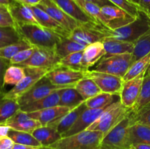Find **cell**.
<instances>
[{
    "instance_id": "obj_1",
    "label": "cell",
    "mask_w": 150,
    "mask_h": 149,
    "mask_svg": "<svg viewBox=\"0 0 150 149\" xmlns=\"http://www.w3.org/2000/svg\"><path fill=\"white\" fill-rule=\"evenodd\" d=\"M16 29L22 39L35 48L55 49L57 43L64 37L40 25H17Z\"/></svg>"
},
{
    "instance_id": "obj_2",
    "label": "cell",
    "mask_w": 150,
    "mask_h": 149,
    "mask_svg": "<svg viewBox=\"0 0 150 149\" xmlns=\"http://www.w3.org/2000/svg\"><path fill=\"white\" fill-rule=\"evenodd\" d=\"M104 135L99 131L84 130L62 137L50 148L53 149H99Z\"/></svg>"
},
{
    "instance_id": "obj_3",
    "label": "cell",
    "mask_w": 150,
    "mask_h": 149,
    "mask_svg": "<svg viewBox=\"0 0 150 149\" xmlns=\"http://www.w3.org/2000/svg\"><path fill=\"white\" fill-rule=\"evenodd\" d=\"M131 112V109L122 105L120 99L107 107L96 121L86 130L99 131L106 135L113 128L120 124Z\"/></svg>"
},
{
    "instance_id": "obj_4",
    "label": "cell",
    "mask_w": 150,
    "mask_h": 149,
    "mask_svg": "<svg viewBox=\"0 0 150 149\" xmlns=\"http://www.w3.org/2000/svg\"><path fill=\"white\" fill-rule=\"evenodd\" d=\"M149 30L150 14L141 10L134 21L114 30L107 29L106 32L109 37L134 42Z\"/></svg>"
},
{
    "instance_id": "obj_5",
    "label": "cell",
    "mask_w": 150,
    "mask_h": 149,
    "mask_svg": "<svg viewBox=\"0 0 150 149\" xmlns=\"http://www.w3.org/2000/svg\"><path fill=\"white\" fill-rule=\"evenodd\" d=\"M133 124V120L130 112L120 124L104 136L100 146L109 148L130 149L131 145L130 130Z\"/></svg>"
},
{
    "instance_id": "obj_6",
    "label": "cell",
    "mask_w": 150,
    "mask_h": 149,
    "mask_svg": "<svg viewBox=\"0 0 150 149\" xmlns=\"http://www.w3.org/2000/svg\"><path fill=\"white\" fill-rule=\"evenodd\" d=\"M134 62L135 58L133 53L114 55L103 58L92 70L123 78Z\"/></svg>"
},
{
    "instance_id": "obj_7",
    "label": "cell",
    "mask_w": 150,
    "mask_h": 149,
    "mask_svg": "<svg viewBox=\"0 0 150 149\" xmlns=\"http://www.w3.org/2000/svg\"><path fill=\"white\" fill-rule=\"evenodd\" d=\"M107 28L97 23H79L70 33L68 38L79 44L87 46L97 42H103L108 35Z\"/></svg>"
},
{
    "instance_id": "obj_8",
    "label": "cell",
    "mask_w": 150,
    "mask_h": 149,
    "mask_svg": "<svg viewBox=\"0 0 150 149\" xmlns=\"http://www.w3.org/2000/svg\"><path fill=\"white\" fill-rule=\"evenodd\" d=\"M61 59L55 49L52 48H35L32 56L18 66L24 68H38L48 71L57 68L59 61Z\"/></svg>"
},
{
    "instance_id": "obj_9",
    "label": "cell",
    "mask_w": 150,
    "mask_h": 149,
    "mask_svg": "<svg viewBox=\"0 0 150 149\" xmlns=\"http://www.w3.org/2000/svg\"><path fill=\"white\" fill-rule=\"evenodd\" d=\"M24 68V67H23ZM26 75L18 84L10 89L9 91L4 92V96L6 99L17 100L20 96L30 90L40 79L45 77L48 70L38 68H24Z\"/></svg>"
},
{
    "instance_id": "obj_10",
    "label": "cell",
    "mask_w": 150,
    "mask_h": 149,
    "mask_svg": "<svg viewBox=\"0 0 150 149\" xmlns=\"http://www.w3.org/2000/svg\"><path fill=\"white\" fill-rule=\"evenodd\" d=\"M64 88L57 86L51 83L48 77L45 76L42 79H40L30 90L20 96L16 101L21 108L22 106L33 103L57 91L62 90Z\"/></svg>"
},
{
    "instance_id": "obj_11",
    "label": "cell",
    "mask_w": 150,
    "mask_h": 149,
    "mask_svg": "<svg viewBox=\"0 0 150 149\" xmlns=\"http://www.w3.org/2000/svg\"><path fill=\"white\" fill-rule=\"evenodd\" d=\"M85 77L92 79L102 92L120 96L124 83L122 77L89 70L85 71Z\"/></svg>"
},
{
    "instance_id": "obj_12",
    "label": "cell",
    "mask_w": 150,
    "mask_h": 149,
    "mask_svg": "<svg viewBox=\"0 0 150 149\" xmlns=\"http://www.w3.org/2000/svg\"><path fill=\"white\" fill-rule=\"evenodd\" d=\"M48 80L59 87H75L76 83L85 77V72L78 71L64 67H57L46 74Z\"/></svg>"
},
{
    "instance_id": "obj_13",
    "label": "cell",
    "mask_w": 150,
    "mask_h": 149,
    "mask_svg": "<svg viewBox=\"0 0 150 149\" xmlns=\"http://www.w3.org/2000/svg\"><path fill=\"white\" fill-rule=\"evenodd\" d=\"M105 19V26L110 30L119 29L132 23L136 19L122 8L115 5H108L101 7Z\"/></svg>"
},
{
    "instance_id": "obj_14",
    "label": "cell",
    "mask_w": 150,
    "mask_h": 149,
    "mask_svg": "<svg viewBox=\"0 0 150 149\" xmlns=\"http://www.w3.org/2000/svg\"><path fill=\"white\" fill-rule=\"evenodd\" d=\"M145 73L146 72H142L134 78L124 81L123 83L122 88L120 93V99L122 105L127 108L132 109L136 104L140 94Z\"/></svg>"
},
{
    "instance_id": "obj_15",
    "label": "cell",
    "mask_w": 150,
    "mask_h": 149,
    "mask_svg": "<svg viewBox=\"0 0 150 149\" xmlns=\"http://www.w3.org/2000/svg\"><path fill=\"white\" fill-rule=\"evenodd\" d=\"M37 6L46 12L49 15H51L58 23H59L70 33L73 29H76L80 23L77 20L66 14L52 0H42L40 3Z\"/></svg>"
},
{
    "instance_id": "obj_16",
    "label": "cell",
    "mask_w": 150,
    "mask_h": 149,
    "mask_svg": "<svg viewBox=\"0 0 150 149\" xmlns=\"http://www.w3.org/2000/svg\"><path fill=\"white\" fill-rule=\"evenodd\" d=\"M106 108H98V109H91V108L86 109L79 116L74 125L67 132L62 134V137H68V136L73 135L76 133L86 130L91 124H93L96 121L97 118L101 115V113L105 110Z\"/></svg>"
},
{
    "instance_id": "obj_17",
    "label": "cell",
    "mask_w": 150,
    "mask_h": 149,
    "mask_svg": "<svg viewBox=\"0 0 150 149\" xmlns=\"http://www.w3.org/2000/svg\"><path fill=\"white\" fill-rule=\"evenodd\" d=\"M86 109H87V108L85 105V102H83L77 108L70 110L65 115H62L56 121L50 123L47 126L54 128L61 135H62L74 125L79 116Z\"/></svg>"
},
{
    "instance_id": "obj_18",
    "label": "cell",
    "mask_w": 150,
    "mask_h": 149,
    "mask_svg": "<svg viewBox=\"0 0 150 149\" xmlns=\"http://www.w3.org/2000/svg\"><path fill=\"white\" fill-rule=\"evenodd\" d=\"M7 10L11 15L16 26L23 24L40 25L30 6L21 4L16 1L13 4L7 7Z\"/></svg>"
},
{
    "instance_id": "obj_19",
    "label": "cell",
    "mask_w": 150,
    "mask_h": 149,
    "mask_svg": "<svg viewBox=\"0 0 150 149\" xmlns=\"http://www.w3.org/2000/svg\"><path fill=\"white\" fill-rule=\"evenodd\" d=\"M66 14L80 23H97L89 17L75 0H52Z\"/></svg>"
},
{
    "instance_id": "obj_20",
    "label": "cell",
    "mask_w": 150,
    "mask_h": 149,
    "mask_svg": "<svg viewBox=\"0 0 150 149\" xmlns=\"http://www.w3.org/2000/svg\"><path fill=\"white\" fill-rule=\"evenodd\" d=\"M30 7L35 14L37 20L40 26L50 29V30L59 34L61 36L68 37L70 35V32L67 29H64L57 20H54L46 12L44 11L38 6H30Z\"/></svg>"
},
{
    "instance_id": "obj_21",
    "label": "cell",
    "mask_w": 150,
    "mask_h": 149,
    "mask_svg": "<svg viewBox=\"0 0 150 149\" xmlns=\"http://www.w3.org/2000/svg\"><path fill=\"white\" fill-rule=\"evenodd\" d=\"M71 110L72 109L67 107L57 105V106L47 108V109L28 112V115L31 118L39 121L42 126H47L50 123L56 121L62 115H65Z\"/></svg>"
},
{
    "instance_id": "obj_22",
    "label": "cell",
    "mask_w": 150,
    "mask_h": 149,
    "mask_svg": "<svg viewBox=\"0 0 150 149\" xmlns=\"http://www.w3.org/2000/svg\"><path fill=\"white\" fill-rule=\"evenodd\" d=\"M105 54V51L102 42H97L86 46L82 59V65L84 70L86 71L95 66L103 58Z\"/></svg>"
},
{
    "instance_id": "obj_23",
    "label": "cell",
    "mask_w": 150,
    "mask_h": 149,
    "mask_svg": "<svg viewBox=\"0 0 150 149\" xmlns=\"http://www.w3.org/2000/svg\"><path fill=\"white\" fill-rule=\"evenodd\" d=\"M102 42L105 51L104 57L119 54L133 53L134 50V42L119 40L109 37H105Z\"/></svg>"
},
{
    "instance_id": "obj_24",
    "label": "cell",
    "mask_w": 150,
    "mask_h": 149,
    "mask_svg": "<svg viewBox=\"0 0 150 149\" xmlns=\"http://www.w3.org/2000/svg\"><path fill=\"white\" fill-rule=\"evenodd\" d=\"M59 101L60 90H59L33 103L21 107L20 110L26 112H35L59 105Z\"/></svg>"
},
{
    "instance_id": "obj_25",
    "label": "cell",
    "mask_w": 150,
    "mask_h": 149,
    "mask_svg": "<svg viewBox=\"0 0 150 149\" xmlns=\"http://www.w3.org/2000/svg\"><path fill=\"white\" fill-rule=\"evenodd\" d=\"M32 135L40 142L42 147H49L62 138L57 129L48 126H42L32 131Z\"/></svg>"
},
{
    "instance_id": "obj_26",
    "label": "cell",
    "mask_w": 150,
    "mask_h": 149,
    "mask_svg": "<svg viewBox=\"0 0 150 149\" xmlns=\"http://www.w3.org/2000/svg\"><path fill=\"white\" fill-rule=\"evenodd\" d=\"M83 99L75 87H68L60 90L59 105L74 109L84 102Z\"/></svg>"
},
{
    "instance_id": "obj_27",
    "label": "cell",
    "mask_w": 150,
    "mask_h": 149,
    "mask_svg": "<svg viewBox=\"0 0 150 149\" xmlns=\"http://www.w3.org/2000/svg\"><path fill=\"white\" fill-rule=\"evenodd\" d=\"M75 89L80 93L84 101L102 93L97 83L92 79L87 77H84L79 80L75 86Z\"/></svg>"
},
{
    "instance_id": "obj_28",
    "label": "cell",
    "mask_w": 150,
    "mask_h": 149,
    "mask_svg": "<svg viewBox=\"0 0 150 149\" xmlns=\"http://www.w3.org/2000/svg\"><path fill=\"white\" fill-rule=\"evenodd\" d=\"M4 94V91H0V124H4L7 120L20 110V105L17 101L6 99Z\"/></svg>"
},
{
    "instance_id": "obj_29",
    "label": "cell",
    "mask_w": 150,
    "mask_h": 149,
    "mask_svg": "<svg viewBox=\"0 0 150 149\" xmlns=\"http://www.w3.org/2000/svg\"><path fill=\"white\" fill-rule=\"evenodd\" d=\"M130 138L131 145L133 143L150 145V127L135 123L130 127Z\"/></svg>"
},
{
    "instance_id": "obj_30",
    "label": "cell",
    "mask_w": 150,
    "mask_h": 149,
    "mask_svg": "<svg viewBox=\"0 0 150 149\" xmlns=\"http://www.w3.org/2000/svg\"><path fill=\"white\" fill-rule=\"evenodd\" d=\"M86 46L79 44L68 37H62L55 47V51L60 58L66 56L73 53L83 51Z\"/></svg>"
},
{
    "instance_id": "obj_31",
    "label": "cell",
    "mask_w": 150,
    "mask_h": 149,
    "mask_svg": "<svg viewBox=\"0 0 150 149\" xmlns=\"http://www.w3.org/2000/svg\"><path fill=\"white\" fill-rule=\"evenodd\" d=\"M117 96H120L102 92V93L96 95L94 97L87 99L84 102L86 108H91V109L106 108V107L109 106L110 105H111L112 103L117 102L120 99V98L117 99Z\"/></svg>"
},
{
    "instance_id": "obj_32",
    "label": "cell",
    "mask_w": 150,
    "mask_h": 149,
    "mask_svg": "<svg viewBox=\"0 0 150 149\" xmlns=\"http://www.w3.org/2000/svg\"><path fill=\"white\" fill-rule=\"evenodd\" d=\"M150 105V75L145 76L141 89L140 94L134 106L132 108L131 112L136 114Z\"/></svg>"
},
{
    "instance_id": "obj_33",
    "label": "cell",
    "mask_w": 150,
    "mask_h": 149,
    "mask_svg": "<svg viewBox=\"0 0 150 149\" xmlns=\"http://www.w3.org/2000/svg\"><path fill=\"white\" fill-rule=\"evenodd\" d=\"M83 53V51H81L73 53L63 58H61L57 67H64V68L71 69V70H78V71L85 72L86 70H84L82 65Z\"/></svg>"
},
{
    "instance_id": "obj_34",
    "label": "cell",
    "mask_w": 150,
    "mask_h": 149,
    "mask_svg": "<svg viewBox=\"0 0 150 149\" xmlns=\"http://www.w3.org/2000/svg\"><path fill=\"white\" fill-rule=\"evenodd\" d=\"M81 8L95 22L105 26V19L102 13L101 7L85 0H75Z\"/></svg>"
},
{
    "instance_id": "obj_35",
    "label": "cell",
    "mask_w": 150,
    "mask_h": 149,
    "mask_svg": "<svg viewBox=\"0 0 150 149\" xmlns=\"http://www.w3.org/2000/svg\"><path fill=\"white\" fill-rule=\"evenodd\" d=\"M26 75V71L23 67L18 65H10L6 70L3 78L4 86L6 85L16 86Z\"/></svg>"
},
{
    "instance_id": "obj_36",
    "label": "cell",
    "mask_w": 150,
    "mask_h": 149,
    "mask_svg": "<svg viewBox=\"0 0 150 149\" xmlns=\"http://www.w3.org/2000/svg\"><path fill=\"white\" fill-rule=\"evenodd\" d=\"M150 64V52L142 58L136 61L134 64L130 67L127 72L122 78L123 81H127L132 78H134L136 76L139 75L142 72H146Z\"/></svg>"
},
{
    "instance_id": "obj_37",
    "label": "cell",
    "mask_w": 150,
    "mask_h": 149,
    "mask_svg": "<svg viewBox=\"0 0 150 149\" xmlns=\"http://www.w3.org/2000/svg\"><path fill=\"white\" fill-rule=\"evenodd\" d=\"M8 137H10L15 143H18V144L42 147L40 142L31 133L16 131L11 129L8 133Z\"/></svg>"
},
{
    "instance_id": "obj_38",
    "label": "cell",
    "mask_w": 150,
    "mask_h": 149,
    "mask_svg": "<svg viewBox=\"0 0 150 149\" xmlns=\"http://www.w3.org/2000/svg\"><path fill=\"white\" fill-rule=\"evenodd\" d=\"M150 52V30L134 42L133 55L135 61L142 58Z\"/></svg>"
},
{
    "instance_id": "obj_39",
    "label": "cell",
    "mask_w": 150,
    "mask_h": 149,
    "mask_svg": "<svg viewBox=\"0 0 150 149\" xmlns=\"http://www.w3.org/2000/svg\"><path fill=\"white\" fill-rule=\"evenodd\" d=\"M30 47L32 46L23 39L16 43L9 44L0 48V58L10 60L19 51Z\"/></svg>"
},
{
    "instance_id": "obj_40",
    "label": "cell",
    "mask_w": 150,
    "mask_h": 149,
    "mask_svg": "<svg viewBox=\"0 0 150 149\" xmlns=\"http://www.w3.org/2000/svg\"><path fill=\"white\" fill-rule=\"evenodd\" d=\"M21 40V37L16 28L0 27V42L9 45Z\"/></svg>"
},
{
    "instance_id": "obj_41",
    "label": "cell",
    "mask_w": 150,
    "mask_h": 149,
    "mask_svg": "<svg viewBox=\"0 0 150 149\" xmlns=\"http://www.w3.org/2000/svg\"><path fill=\"white\" fill-rule=\"evenodd\" d=\"M8 127H10V129L13 130L25 131V132L31 133L32 134V131H35L36 129L39 128V127H42V125L38 120L30 118L29 119L22 121V122L18 123V124H10V125H8Z\"/></svg>"
},
{
    "instance_id": "obj_42",
    "label": "cell",
    "mask_w": 150,
    "mask_h": 149,
    "mask_svg": "<svg viewBox=\"0 0 150 149\" xmlns=\"http://www.w3.org/2000/svg\"><path fill=\"white\" fill-rule=\"evenodd\" d=\"M114 5L122 8L125 10L133 16L137 17L139 11L141 10L140 7L136 3L130 0H109Z\"/></svg>"
},
{
    "instance_id": "obj_43",
    "label": "cell",
    "mask_w": 150,
    "mask_h": 149,
    "mask_svg": "<svg viewBox=\"0 0 150 149\" xmlns=\"http://www.w3.org/2000/svg\"><path fill=\"white\" fill-rule=\"evenodd\" d=\"M35 51V47H30V48H26V49L19 51L13 58L9 60L10 65H19L21 63L26 61V60H28L32 56Z\"/></svg>"
},
{
    "instance_id": "obj_44",
    "label": "cell",
    "mask_w": 150,
    "mask_h": 149,
    "mask_svg": "<svg viewBox=\"0 0 150 149\" xmlns=\"http://www.w3.org/2000/svg\"><path fill=\"white\" fill-rule=\"evenodd\" d=\"M131 115L133 120V124L138 123L150 127V105L137 113L133 114L131 112Z\"/></svg>"
},
{
    "instance_id": "obj_45",
    "label": "cell",
    "mask_w": 150,
    "mask_h": 149,
    "mask_svg": "<svg viewBox=\"0 0 150 149\" xmlns=\"http://www.w3.org/2000/svg\"><path fill=\"white\" fill-rule=\"evenodd\" d=\"M0 27H16V23L7 10L0 11Z\"/></svg>"
},
{
    "instance_id": "obj_46",
    "label": "cell",
    "mask_w": 150,
    "mask_h": 149,
    "mask_svg": "<svg viewBox=\"0 0 150 149\" xmlns=\"http://www.w3.org/2000/svg\"><path fill=\"white\" fill-rule=\"evenodd\" d=\"M10 65V61L4 58H0V91L4 89V83H3V78L4 74L5 73L7 67Z\"/></svg>"
},
{
    "instance_id": "obj_47",
    "label": "cell",
    "mask_w": 150,
    "mask_h": 149,
    "mask_svg": "<svg viewBox=\"0 0 150 149\" xmlns=\"http://www.w3.org/2000/svg\"><path fill=\"white\" fill-rule=\"evenodd\" d=\"M14 144V141L8 136L0 139V149H13Z\"/></svg>"
},
{
    "instance_id": "obj_48",
    "label": "cell",
    "mask_w": 150,
    "mask_h": 149,
    "mask_svg": "<svg viewBox=\"0 0 150 149\" xmlns=\"http://www.w3.org/2000/svg\"><path fill=\"white\" fill-rule=\"evenodd\" d=\"M137 4L141 10L150 14V0H139Z\"/></svg>"
},
{
    "instance_id": "obj_49",
    "label": "cell",
    "mask_w": 150,
    "mask_h": 149,
    "mask_svg": "<svg viewBox=\"0 0 150 149\" xmlns=\"http://www.w3.org/2000/svg\"><path fill=\"white\" fill-rule=\"evenodd\" d=\"M85 1L93 3V4H97V5L99 6V7H105V6L108 5H114L109 0H85Z\"/></svg>"
},
{
    "instance_id": "obj_50",
    "label": "cell",
    "mask_w": 150,
    "mask_h": 149,
    "mask_svg": "<svg viewBox=\"0 0 150 149\" xmlns=\"http://www.w3.org/2000/svg\"><path fill=\"white\" fill-rule=\"evenodd\" d=\"M11 129L10 127L4 124H0V139L8 136V133Z\"/></svg>"
},
{
    "instance_id": "obj_51",
    "label": "cell",
    "mask_w": 150,
    "mask_h": 149,
    "mask_svg": "<svg viewBox=\"0 0 150 149\" xmlns=\"http://www.w3.org/2000/svg\"><path fill=\"white\" fill-rule=\"evenodd\" d=\"M16 1L25 5L37 6L40 3L42 0H16Z\"/></svg>"
},
{
    "instance_id": "obj_52",
    "label": "cell",
    "mask_w": 150,
    "mask_h": 149,
    "mask_svg": "<svg viewBox=\"0 0 150 149\" xmlns=\"http://www.w3.org/2000/svg\"><path fill=\"white\" fill-rule=\"evenodd\" d=\"M42 147H37V146L27 145H22L15 143L13 149H40Z\"/></svg>"
},
{
    "instance_id": "obj_53",
    "label": "cell",
    "mask_w": 150,
    "mask_h": 149,
    "mask_svg": "<svg viewBox=\"0 0 150 149\" xmlns=\"http://www.w3.org/2000/svg\"><path fill=\"white\" fill-rule=\"evenodd\" d=\"M130 149H150V145L144 143H133L130 145Z\"/></svg>"
},
{
    "instance_id": "obj_54",
    "label": "cell",
    "mask_w": 150,
    "mask_h": 149,
    "mask_svg": "<svg viewBox=\"0 0 150 149\" xmlns=\"http://www.w3.org/2000/svg\"><path fill=\"white\" fill-rule=\"evenodd\" d=\"M15 1L16 0H0V5L4 6L7 8V7L13 4Z\"/></svg>"
},
{
    "instance_id": "obj_55",
    "label": "cell",
    "mask_w": 150,
    "mask_h": 149,
    "mask_svg": "<svg viewBox=\"0 0 150 149\" xmlns=\"http://www.w3.org/2000/svg\"><path fill=\"white\" fill-rule=\"evenodd\" d=\"M149 75H150V64L149 67H148L147 70H146V73H145V76H149Z\"/></svg>"
},
{
    "instance_id": "obj_56",
    "label": "cell",
    "mask_w": 150,
    "mask_h": 149,
    "mask_svg": "<svg viewBox=\"0 0 150 149\" xmlns=\"http://www.w3.org/2000/svg\"><path fill=\"white\" fill-rule=\"evenodd\" d=\"M7 10V8L6 7L0 5V11H4V10Z\"/></svg>"
},
{
    "instance_id": "obj_57",
    "label": "cell",
    "mask_w": 150,
    "mask_h": 149,
    "mask_svg": "<svg viewBox=\"0 0 150 149\" xmlns=\"http://www.w3.org/2000/svg\"><path fill=\"white\" fill-rule=\"evenodd\" d=\"M99 149H120V148H105V147H102V146H100V148Z\"/></svg>"
},
{
    "instance_id": "obj_58",
    "label": "cell",
    "mask_w": 150,
    "mask_h": 149,
    "mask_svg": "<svg viewBox=\"0 0 150 149\" xmlns=\"http://www.w3.org/2000/svg\"><path fill=\"white\" fill-rule=\"evenodd\" d=\"M7 44H5V43H3V42H0V48L1 47H3V46H5V45H7Z\"/></svg>"
},
{
    "instance_id": "obj_59",
    "label": "cell",
    "mask_w": 150,
    "mask_h": 149,
    "mask_svg": "<svg viewBox=\"0 0 150 149\" xmlns=\"http://www.w3.org/2000/svg\"><path fill=\"white\" fill-rule=\"evenodd\" d=\"M40 149H53L50 147H42Z\"/></svg>"
},
{
    "instance_id": "obj_60",
    "label": "cell",
    "mask_w": 150,
    "mask_h": 149,
    "mask_svg": "<svg viewBox=\"0 0 150 149\" xmlns=\"http://www.w3.org/2000/svg\"><path fill=\"white\" fill-rule=\"evenodd\" d=\"M130 1H133V2H135V3H136V4H137V1H139V0H130Z\"/></svg>"
}]
</instances>
